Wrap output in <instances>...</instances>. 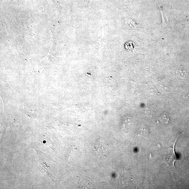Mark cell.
<instances>
[{
    "label": "cell",
    "instance_id": "1",
    "mask_svg": "<svg viewBox=\"0 0 189 189\" xmlns=\"http://www.w3.org/2000/svg\"><path fill=\"white\" fill-rule=\"evenodd\" d=\"M37 153V155L38 156V168L42 174L44 176L47 177L48 178L52 179V181L54 182L53 178L52 175L51 174L50 169L51 168L48 165L46 162L44 158L43 157V155L41 154V153L36 149Z\"/></svg>",
    "mask_w": 189,
    "mask_h": 189
},
{
    "label": "cell",
    "instance_id": "6",
    "mask_svg": "<svg viewBox=\"0 0 189 189\" xmlns=\"http://www.w3.org/2000/svg\"><path fill=\"white\" fill-rule=\"evenodd\" d=\"M179 72L180 74H183V77H185L187 75H186L187 74L186 72L184 69L182 68L179 69Z\"/></svg>",
    "mask_w": 189,
    "mask_h": 189
},
{
    "label": "cell",
    "instance_id": "2",
    "mask_svg": "<svg viewBox=\"0 0 189 189\" xmlns=\"http://www.w3.org/2000/svg\"><path fill=\"white\" fill-rule=\"evenodd\" d=\"M107 146L106 144L102 142L99 140L97 142L94 148L95 149V152H96L97 156L101 157L103 156L105 157H107L106 155V152L107 149Z\"/></svg>",
    "mask_w": 189,
    "mask_h": 189
},
{
    "label": "cell",
    "instance_id": "4",
    "mask_svg": "<svg viewBox=\"0 0 189 189\" xmlns=\"http://www.w3.org/2000/svg\"><path fill=\"white\" fill-rule=\"evenodd\" d=\"M160 10L161 16L162 25L163 27H165L168 25L169 23V16L163 10L162 7H160Z\"/></svg>",
    "mask_w": 189,
    "mask_h": 189
},
{
    "label": "cell",
    "instance_id": "5",
    "mask_svg": "<svg viewBox=\"0 0 189 189\" xmlns=\"http://www.w3.org/2000/svg\"><path fill=\"white\" fill-rule=\"evenodd\" d=\"M159 121L160 123L163 124H167L168 123L169 119L166 117L165 115H161L159 118Z\"/></svg>",
    "mask_w": 189,
    "mask_h": 189
},
{
    "label": "cell",
    "instance_id": "3",
    "mask_svg": "<svg viewBox=\"0 0 189 189\" xmlns=\"http://www.w3.org/2000/svg\"><path fill=\"white\" fill-rule=\"evenodd\" d=\"M178 138V137L177 138L174 144V146H173L170 147V149H169V155H167L165 158L166 161H167L169 164L172 165L174 166H175V162L176 161L177 159V157L175 154V147Z\"/></svg>",
    "mask_w": 189,
    "mask_h": 189
}]
</instances>
